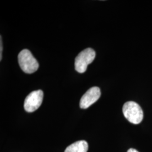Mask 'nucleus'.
<instances>
[{"instance_id":"obj_8","label":"nucleus","mask_w":152,"mask_h":152,"mask_svg":"<svg viewBox=\"0 0 152 152\" xmlns=\"http://www.w3.org/2000/svg\"><path fill=\"white\" fill-rule=\"evenodd\" d=\"M127 152H139L137 151H136V149H133V148H131L129 150H128Z\"/></svg>"},{"instance_id":"obj_7","label":"nucleus","mask_w":152,"mask_h":152,"mask_svg":"<svg viewBox=\"0 0 152 152\" xmlns=\"http://www.w3.org/2000/svg\"><path fill=\"white\" fill-rule=\"evenodd\" d=\"M2 37H0V60H2Z\"/></svg>"},{"instance_id":"obj_6","label":"nucleus","mask_w":152,"mask_h":152,"mask_svg":"<svg viewBox=\"0 0 152 152\" xmlns=\"http://www.w3.org/2000/svg\"><path fill=\"white\" fill-rule=\"evenodd\" d=\"M88 143L85 140L76 141L67 147L64 152H87Z\"/></svg>"},{"instance_id":"obj_2","label":"nucleus","mask_w":152,"mask_h":152,"mask_svg":"<svg viewBox=\"0 0 152 152\" xmlns=\"http://www.w3.org/2000/svg\"><path fill=\"white\" fill-rule=\"evenodd\" d=\"M125 118L131 124L137 125L143 119V111L138 104L134 102H127L124 105L122 109Z\"/></svg>"},{"instance_id":"obj_5","label":"nucleus","mask_w":152,"mask_h":152,"mask_svg":"<svg viewBox=\"0 0 152 152\" xmlns=\"http://www.w3.org/2000/svg\"><path fill=\"white\" fill-rule=\"evenodd\" d=\"M101 95V91L98 87H92L88 90L82 97L80 103V108H88L92 104L95 103Z\"/></svg>"},{"instance_id":"obj_1","label":"nucleus","mask_w":152,"mask_h":152,"mask_svg":"<svg viewBox=\"0 0 152 152\" xmlns=\"http://www.w3.org/2000/svg\"><path fill=\"white\" fill-rule=\"evenodd\" d=\"M18 62L23 71L27 74H32L39 68L38 61L27 49H24L19 53Z\"/></svg>"},{"instance_id":"obj_4","label":"nucleus","mask_w":152,"mask_h":152,"mask_svg":"<svg viewBox=\"0 0 152 152\" xmlns=\"http://www.w3.org/2000/svg\"><path fill=\"white\" fill-rule=\"evenodd\" d=\"M44 92L38 90L31 92L24 100V108L27 112H33L41 106L43 101Z\"/></svg>"},{"instance_id":"obj_3","label":"nucleus","mask_w":152,"mask_h":152,"mask_svg":"<svg viewBox=\"0 0 152 152\" xmlns=\"http://www.w3.org/2000/svg\"><path fill=\"white\" fill-rule=\"evenodd\" d=\"M95 52L91 48H87L77 55L75 59V69L78 73H83L87 69V66L91 64L95 58Z\"/></svg>"}]
</instances>
